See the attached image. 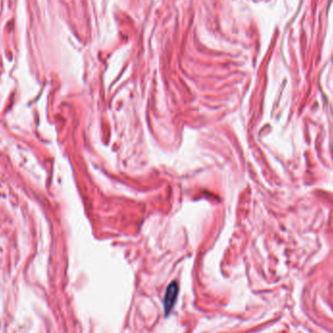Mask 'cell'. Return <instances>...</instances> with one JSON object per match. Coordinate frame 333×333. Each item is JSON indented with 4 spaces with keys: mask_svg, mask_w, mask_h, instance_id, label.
<instances>
[{
    "mask_svg": "<svg viewBox=\"0 0 333 333\" xmlns=\"http://www.w3.org/2000/svg\"><path fill=\"white\" fill-rule=\"evenodd\" d=\"M179 295V285L176 282H172L166 290L164 297V309L166 316L172 312V308L175 304Z\"/></svg>",
    "mask_w": 333,
    "mask_h": 333,
    "instance_id": "6da1fadb",
    "label": "cell"
}]
</instances>
